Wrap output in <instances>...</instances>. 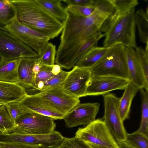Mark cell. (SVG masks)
Listing matches in <instances>:
<instances>
[{
  "mask_svg": "<svg viewBox=\"0 0 148 148\" xmlns=\"http://www.w3.org/2000/svg\"><path fill=\"white\" fill-rule=\"evenodd\" d=\"M69 73V72L61 70L58 74L54 75L45 82L42 88L40 90L35 92L33 95L39 92L56 88L60 86L64 81Z\"/></svg>",
  "mask_w": 148,
  "mask_h": 148,
  "instance_id": "obj_31",
  "label": "cell"
},
{
  "mask_svg": "<svg viewBox=\"0 0 148 148\" xmlns=\"http://www.w3.org/2000/svg\"><path fill=\"white\" fill-rule=\"evenodd\" d=\"M20 58L2 60L0 62V81L18 84V68Z\"/></svg>",
  "mask_w": 148,
  "mask_h": 148,
  "instance_id": "obj_19",
  "label": "cell"
},
{
  "mask_svg": "<svg viewBox=\"0 0 148 148\" xmlns=\"http://www.w3.org/2000/svg\"><path fill=\"white\" fill-rule=\"evenodd\" d=\"M90 70L91 77L107 76L129 80L125 47L120 44L111 47Z\"/></svg>",
  "mask_w": 148,
  "mask_h": 148,
  "instance_id": "obj_4",
  "label": "cell"
},
{
  "mask_svg": "<svg viewBox=\"0 0 148 148\" xmlns=\"http://www.w3.org/2000/svg\"><path fill=\"white\" fill-rule=\"evenodd\" d=\"M4 104L1 101H0V104Z\"/></svg>",
  "mask_w": 148,
  "mask_h": 148,
  "instance_id": "obj_43",
  "label": "cell"
},
{
  "mask_svg": "<svg viewBox=\"0 0 148 148\" xmlns=\"http://www.w3.org/2000/svg\"><path fill=\"white\" fill-rule=\"evenodd\" d=\"M110 47L97 46L92 48L83 55L75 65L81 68L90 69L103 56Z\"/></svg>",
  "mask_w": 148,
  "mask_h": 148,
  "instance_id": "obj_21",
  "label": "cell"
},
{
  "mask_svg": "<svg viewBox=\"0 0 148 148\" xmlns=\"http://www.w3.org/2000/svg\"><path fill=\"white\" fill-rule=\"evenodd\" d=\"M3 60L2 58L1 57V56H0V62L2 60Z\"/></svg>",
  "mask_w": 148,
  "mask_h": 148,
  "instance_id": "obj_42",
  "label": "cell"
},
{
  "mask_svg": "<svg viewBox=\"0 0 148 148\" xmlns=\"http://www.w3.org/2000/svg\"><path fill=\"white\" fill-rule=\"evenodd\" d=\"M76 137L83 141L108 148H119L102 119H95L84 127H79Z\"/></svg>",
  "mask_w": 148,
  "mask_h": 148,
  "instance_id": "obj_6",
  "label": "cell"
},
{
  "mask_svg": "<svg viewBox=\"0 0 148 148\" xmlns=\"http://www.w3.org/2000/svg\"><path fill=\"white\" fill-rule=\"evenodd\" d=\"M64 137L60 132L55 130L47 134L13 133L11 136L10 140L13 143L29 144L41 148H56L61 143Z\"/></svg>",
  "mask_w": 148,
  "mask_h": 148,
  "instance_id": "obj_13",
  "label": "cell"
},
{
  "mask_svg": "<svg viewBox=\"0 0 148 148\" xmlns=\"http://www.w3.org/2000/svg\"><path fill=\"white\" fill-rule=\"evenodd\" d=\"M110 0L114 5L115 10L112 17L110 26L117 18L127 14L138 4L137 0Z\"/></svg>",
  "mask_w": 148,
  "mask_h": 148,
  "instance_id": "obj_25",
  "label": "cell"
},
{
  "mask_svg": "<svg viewBox=\"0 0 148 148\" xmlns=\"http://www.w3.org/2000/svg\"><path fill=\"white\" fill-rule=\"evenodd\" d=\"M103 96L104 112L102 119L116 141H125L127 133L119 112L120 98L112 93Z\"/></svg>",
  "mask_w": 148,
  "mask_h": 148,
  "instance_id": "obj_7",
  "label": "cell"
},
{
  "mask_svg": "<svg viewBox=\"0 0 148 148\" xmlns=\"http://www.w3.org/2000/svg\"><path fill=\"white\" fill-rule=\"evenodd\" d=\"M20 103L25 112L39 114L54 120L63 119L65 115L46 100L36 94L27 95Z\"/></svg>",
  "mask_w": 148,
  "mask_h": 148,
  "instance_id": "obj_14",
  "label": "cell"
},
{
  "mask_svg": "<svg viewBox=\"0 0 148 148\" xmlns=\"http://www.w3.org/2000/svg\"><path fill=\"white\" fill-rule=\"evenodd\" d=\"M138 90L130 82L124 89L123 95L120 98L119 111L121 119L123 122L129 118L132 102Z\"/></svg>",
  "mask_w": 148,
  "mask_h": 148,
  "instance_id": "obj_20",
  "label": "cell"
},
{
  "mask_svg": "<svg viewBox=\"0 0 148 148\" xmlns=\"http://www.w3.org/2000/svg\"><path fill=\"white\" fill-rule=\"evenodd\" d=\"M61 86L35 94L46 100L66 115L80 103V101L79 98L74 97L66 93L63 90Z\"/></svg>",
  "mask_w": 148,
  "mask_h": 148,
  "instance_id": "obj_15",
  "label": "cell"
},
{
  "mask_svg": "<svg viewBox=\"0 0 148 148\" xmlns=\"http://www.w3.org/2000/svg\"><path fill=\"white\" fill-rule=\"evenodd\" d=\"M11 133L25 134H40L53 132L56 127L54 120L39 114L25 112L14 122Z\"/></svg>",
  "mask_w": 148,
  "mask_h": 148,
  "instance_id": "obj_5",
  "label": "cell"
},
{
  "mask_svg": "<svg viewBox=\"0 0 148 148\" xmlns=\"http://www.w3.org/2000/svg\"><path fill=\"white\" fill-rule=\"evenodd\" d=\"M125 141L135 148H148V135L138 130L132 133H127Z\"/></svg>",
  "mask_w": 148,
  "mask_h": 148,
  "instance_id": "obj_28",
  "label": "cell"
},
{
  "mask_svg": "<svg viewBox=\"0 0 148 148\" xmlns=\"http://www.w3.org/2000/svg\"><path fill=\"white\" fill-rule=\"evenodd\" d=\"M119 148H135L128 144L125 141L117 142Z\"/></svg>",
  "mask_w": 148,
  "mask_h": 148,
  "instance_id": "obj_40",
  "label": "cell"
},
{
  "mask_svg": "<svg viewBox=\"0 0 148 148\" xmlns=\"http://www.w3.org/2000/svg\"><path fill=\"white\" fill-rule=\"evenodd\" d=\"M48 12L56 19L62 22L66 19L65 8L62 5V0H37Z\"/></svg>",
  "mask_w": 148,
  "mask_h": 148,
  "instance_id": "obj_23",
  "label": "cell"
},
{
  "mask_svg": "<svg viewBox=\"0 0 148 148\" xmlns=\"http://www.w3.org/2000/svg\"><path fill=\"white\" fill-rule=\"evenodd\" d=\"M56 148H90L87 143L75 136L64 137L60 145Z\"/></svg>",
  "mask_w": 148,
  "mask_h": 148,
  "instance_id": "obj_33",
  "label": "cell"
},
{
  "mask_svg": "<svg viewBox=\"0 0 148 148\" xmlns=\"http://www.w3.org/2000/svg\"><path fill=\"white\" fill-rule=\"evenodd\" d=\"M0 148H41L32 145L0 141Z\"/></svg>",
  "mask_w": 148,
  "mask_h": 148,
  "instance_id": "obj_36",
  "label": "cell"
},
{
  "mask_svg": "<svg viewBox=\"0 0 148 148\" xmlns=\"http://www.w3.org/2000/svg\"><path fill=\"white\" fill-rule=\"evenodd\" d=\"M0 56L3 60L38 57V55L8 32L0 29Z\"/></svg>",
  "mask_w": 148,
  "mask_h": 148,
  "instance_id": "obj_9",
  "label": "cell"
},
{
  "mask_svg": "<svg viewBox=\"0 0 148 148\" xmlns=\"http://www.w3.org/2000/svg\"><path fill=\"white\" fill-rule=\"evenodd\" d=\"M125 52L130 82L138 89L143 88L148 91V84L146 83L135 50L132 48L125 47Z\"/></svg>",
  "mask_w": 148,
  "mask_h": 148,
  "instance_id": "obj_16",
  "label": "cell"
},
{
  "mask_svg": "<svg viewBox=\"0 0 148 148\" xmlns=\"http://www.w3.org/2000/svg\"><path fill=\"white\" fill-rule=\"evenodd\" d=\"M91 77L90 69L75 65L61 86L68 94L76 98L86 96L87 88Z\"/></svg>",
  "mask_w": 148,
  "mask_h": 148,
  "instance_id": "obj_10",
  "label": "cell"
},
{
  "mask_svg": "<svg viewBox=\"0 0 148 148\" xmlns=\"http://www.w3.org/2000/svg\"><path fill=\"white\" fill-rule=\"evenodd\" d=\"M1 28V25H0V28Z\"/></svg>",
  "mask_w": 148,
  "mask_h": 148,
  "instance_id": "obj_45",
  "label": "cell"
},
{
  "mask_svg": "<svg viewBox=\"0 0 148 148\" xmlns=\"http://www.w3.org/2000/svg\"><path fill=\"white\" fill-rule=\"evenodd\" d=\"M90 148H108L99 146L88 142H86Z\"/></svg>",
  "mask_w": 148,
  "mask_h": 148,
  "instance_id": "obj_41",
  "label": "cell"
},
{
  "mask_svg": "<svg viewBox=\"0 0 148 148\" xmlns=\"http://www.w3.org/2000/svg\"><path fill=\"white\" fill-rule=\"evenodd\" d=\"M97 0H62L68 5H75L79 6H95Z\"/></svg>",
  "mask_w": 148,
  "mask_h": 148,
  "instance_id": "obj_37",
  "label": "cell"
},
{
  "mask_svg": "<svg viewBox=\"0 0 148 148\" xmlns=\"http://www.w3.org/2000/svg\"><path fill=\"white\" fill-rule=\"evenodd\" d=\"M130 82L128 79L107 76L92 77L88 85L87 96L104 95L116 90H123Z\"/></svg>",
  "mask_w": 148,
  "mask_h": 148,
  "instance_id": "obj_12",
  "label": "cell"
},
{
  "mask_svg": "<svg viewBox=\"0 0 148 148\" xmlns=\"http://www.w3.org/2000/svg\"><path fill=\"white\" fill-rule=\"evenodd\" d=\"M65 10L67 17L62 22L64 27L55 62L69 70L75 66V56L84 43L90 38L101 33V27L106 19L95 10L90 16L83 17Z\"/></svg>",
  "mask_w": 148,
  "mask_h": 148,
  "instance_id": "obj_1",
  "label": "cell"
},
{
  "mask_svg": "<svg viewBox=\"0 0 148 148\" xmlns=\"http://www.w3.org/2000/svg\"><path fill=\"white\" fill-rule=\"evenodd\" d=\"M3 104H0V106Z\"/></svg>",
  "mask_w": 148,
  "mask_h": 148,
  "instance_id": "obj_44",
  "label": "cell"
},
{
  "mask_svg": "<svg viewBox=\"0 0 148 148\" xmlns=\"http://www.w3.org/2000/svg\"><path fill=\"white\" fill-rule=\"evenodd\" d=\"M96 10L106 19L102 25L101 31L105 32L110 26V21L115 10L110 0H97L95 5Z\"/></svg>",
  "mask_w": 148,
  "mask_h": 148,
  "instance_id": "obj_22",
  "label": "cell"
},
{
  "mask_svg": "<svg viewBox=\"0 0 148 148\" xmlns=\"http://www.w3.org/2000/svg\"><path fill=\"white\" fill-rule=\"evenodd\" d=\"M135 8L114 21L103 34V47H109L120 44L125 47H136L134 20Z\"/></svg>",
  "mask_w": 148,
  "mask_h": 148,
  "instance_id": "obj_3",
  "label": "cell"
},
{
  "mask_svg": "<svg viewBox=\"0 0 148 148\" xmlns=\"http://www.w3.org/2000/svg\"><path fill=\"white\" fill-rule=\"evenodd\" d=\"M16 17L15 9L10 0H0V25L4 26Z\"/></svg>",
  "mask_w": 148,
  "mask_h": 148,
  "instance_id": "obj_26",
  "label": "cell"
},
{
  "mask_svg": "<svg viewBox=\"0 0 148 148\" xmlns=\"http://www.w3.org/2000/svg\"><path fill=\"white\" fill-rule=\"evenodd\" d=\"M134 20L138 29L141 41L148 44V9L145 11L142 8L138 10L135 13Z\"/></svg>",
  "mask_w": 148,
  "mask_h": 148,
  "instance_id": "obj_24",
  "label": "cell"
},
{
  "mask_svg": "<svg viewBox=\"0 0 148 148\" xmlns=\"http://www.w3.org/2000/svg\"><path fill=\"white\" fill-rule=\"evenodd\" d=\"M26 95L24 89L18 84L0 81V101L4 104L20 102Z\"/></svg>",
  "mask_w": 148,
  "mask_h": 148,
  "instance_id": "obj_18",
  "label": "cell"
},
{
  "mask_svg": "<svg viewBox=\"0 0 148 148\" xmlns=\"http://www.w3.org/2000/svg\"><path fill=\"white\" fill-rule=\"evenodd\" d=\"M135 52L142 68L146 83L148 84V51L140 47H136Z\"/></svg>",
  "mask_w": 148,
  "mask_h": 148,
  "instance_id": "obj_32",
  "label": "cell"
},
{
  "mask_svg": "<svg viewBox=\"0 0 148 148\" xmlns=\"http://www.w3.org/2000/svg\"><path fill=\"white\" fill-rule=\"evenodd\" d=\"M56 53V45L49 42L38 58L42 64L52 66L55 64Z\"/></svg>",
  "mask_w": 148,
  "mask_h": 148,
  "instance_id": "obj_30",
  "label": "cell"
},
{
  "mask_svg": "<svg viewBox=\"0 0 148 148\" xmlns=\"http://www.w3.org/2000/svg\"><path fill=\"white\" fill-rule=\"evenodd\" d=\"M4 27L8 32L36 52L38 56L51 40L49 36L21 23L16 17Z\"/></svg>",
  "mask_w": 148,
  "mask_h": 148,
  "instance_id": "obj_8",
  "label": "cell"
},
{
  "mask_svg": "<svg viewBox=\"0 0 148 148\" xmlns=\"http://www.w3.org/2000/svg\"><path fill=\"white\" fill-rule=\"evenodd\" d=\"M15 126L14 121L10 116L4 104L0 106V132L11 133Z\"/></svg>",
  "mask_w": 148,
  "mask_h": 148,
  "instance_id": "obj_29",
  "label": "cell"
},
{
  "mask_svg": "<svg viewBox=\"0 0 148 148\" xmlns=\"http://www.w3.org/2000/svg\"><path fill=\"white\" fill-rule=\"evenodd\" d=\"M38 57L20 58L18 68V84L25 90L26 94L34 89V65Z\"/></svg>",
  "mask_w": 148,
  "mask_h": 148,
  "instance_id": "obj_17",
  "label": "cell"
},
{
  "mask_svg": "<svg viewBox=\"0 0 148 148\" xmlns=\"http://www.w3.org/2000/svg\"><path fill=\"white\" fill-rule=\"evenodd\" d=\"M61 70V67L58 64H54L53 66L51 72L54 75H56L60 72Z\"/></svg>",
  "mask_w": 148,
  "mask_h": 148,
  "instance_id": "obj_39",
  "label": "cell"
},
{
  "mask_svg": "<svg viewBox=\"0 0 148 148\" xmlns=\"http://www.w3.org/2000/svg\"><path fill=\"white\" fill-rule=\"evenodd\" d=\"M66 9L75 14L83 17H86L91 15L95 10V6H79L68 5Z\"/></svg>",
  "mask_w": 148,
  "mask_h": 148,
  "instance_id": "obj_34",
  "label": "cell"
},
{
  "mask_svg": "<svg viewBox=\"0 0 148 148\" xmlns=\"http://www.w3.org/2000/svg\"><path fill=\"white\" fill-rule=\"evenodd\" d=\"M4 104L10 116L14 123L17 119L25 112L20 102H12Z\"/></svg>",
  "mask_w": 148,
  "mask_h": 148,
  "instance_id": "obj_35",
  "label": "cell"
},
{
  "mask_svg": "<svg viewBox=\"0 0 148 148\" xmlns=\"http://www.w3.org/2000/svg\"><path fill=\"white\" fill-rule=\"evenodd\" d=\"M42 64L38 58L35 62L33 68V71L34 75L37 74L41 69Z\"/></svg>",
  "mask_w": 148,
  "mask_h": 148,
  "instance_id": "obj_38",
  "label": "cell"
},
{
  "mask_svg": "<svg viewBox=\"0 0 148 148\" xmlns=\"http://www.w3.org/2000/svg\"><path fill=\"white\" fill-rule=\"evenodd\" d=\"M100 107L98 102L79 103L65 115L63 119L66 127L88 124L95 119Z\"/></svg>",
  "mask_w": 148,
  "mask_h": 148,
  "instance_id": "obj_11",
  "label": "cell"
},
{
  "mask_svg": "<svg viewBox=\"0 0 148 148\" xmlns=\"http://www.w3.org/2000/svg\"><path fill=\"white\" fill-rule=\"evenodd\" d=\"M21 23L49 36L58 37L64 27L63 23L47 11L37 0H10Z\"/></svg>",
  "mask_w": 148,
  "mask_h": 148,
  "instance_id": "obj_2",
  "label": "cell"
},
{
  "mask_svg": "<svg viewBox=\"0 0 148 148\" xmlns=\"http://www.w3.org/2000/svg\"><path fill=\"white\" fill-rule=\"evenodd\" d=\"M140 90L141 100V119L140 125L138 130L148 135V91L143 88Z\"/></svg>",
  "mask_w": 148,
  "mask_h": 148,
  "instance_id": "obj_27",
  "label": "cell"
}]
</instances>
